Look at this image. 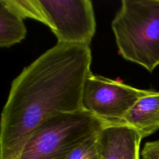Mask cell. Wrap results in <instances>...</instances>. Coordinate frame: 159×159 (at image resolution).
I'll return each instance as SVG.
<instances>
[{"mask_svg": "<svg viewBox=\"0 0 159 159\" xmlns=\"http://www.w3.org/2000/svg\"><path fill=\"white\" fill-rule=\"evenodd\" d=\"M91 64L89 46L57 42L23 70L12 82L2 112L0 159H18L30 135L48 118L83 110Z\"/></svg>", "mask_w": 159, "mask_h": 159, "instance_id": "cell-1", "label": "cell"}, {"mask_svg": "<svg viewBox=\"0 0 159 159\" xmlns=\"http://www.w3.org/2000/svg\"><path fill=\"white\" fill-rule=\"evenodd\" d=\"M119 54L152 72L159 65V0H123L112 21Z\"/></svg>", "mask_w": 159, "mask_h": 159, "instance_id": "cell-2", "label": "cell"}, {"mask_svg": "<svg viewBox=\"0 0 159 159\" xmlns=\"http://www.w3.org/2000/svg\"><path fill=\"white\" fill-rule=\"evenodd\" d=\"M107 125L85 110L57 114L34 130L18 159H67L78 146Z\"/></svg>", "mask_w": 159, "mask_h": 159, "instance_id": "cell-3", "label": "cell"}, {"mask_svg": "<svg viewBox=\"0 0 159 159\" xmlns=\"http://www.w3.org/2000/svg\"><path fill=\"white\" fill-rule=\"evenodd\" d=\"M151 91L91 73L84 85L82 108L108 125L121 124L136 102Z\"/></svg>", "mask_w": 159, "mask_h": 159, "instance_id": "cell-4", "label": "cell"}, {"mask_svg": "<svg viewBox=\"0 0 159 159\" xmlns=\"http://www.w3.org/2000/svg\"><path fill=\"white\" fill-rule=\"evenodd\" d=\"M58 43L89 46L96 33V19L90 0H39Z\"/></svg>", "mask_w": 159, "mask_h": 159, "instance_id": "cell-5", "label": "cell"}, {"mask_svg": "<svg viewBox=\"0 0 159 159\" xmlns=\"http://www.w3.org/2000/svg\"><path fill=\"white\" fill-rule=\"evenodd\" d=\"M102 159H140L142 138L132 127L124 124H112L99 134Z\"/></svg>", "mask_w": 159, "mask_h": 159, "instance_id": "cell-6", "label": "cell"}, {"mask_svg": "<svg viewBox=\"0 0 159 159\" xmlns=\"http://www.w3.org/2000/svg\"><path fill=\"white\" fill-rule=\"evenodd\" d=\"M121 124L136 130L145 138L159 130V92L151 91L136 102Z\"/></svg>", "mask_w": 159, "mask_h": 159, "instance_id": "cell-7", "label": "cell"}, {"mask_svg": "<svg viewBox=\"0 0 159 159\" xmlns=\"http://www.w3.org/2000/svg\"><path fill=\"white\" fill-rule=\"evenodd\" d=\"M23 19L0 2V46L9 48L25 38Z\"/></svg>", "mask_w": 159, "mask_h": 159, "instance_id": "cell-8", "label": "cell"}, {"mask_svg": "<svg viewBox=\"0 0 159 159\" xmlns=\"http://www.w3.org/2000/svg\"><path fill=\"white\" fill-rule=\"evenodd\" d=\"M0 2L13 11L21 18L37 20L48 26V20L39 0H0Z\"/></svg>", "mask_w": 159, "mask_h": 159, "instance_id": "cell-9", "label": "cell"}, {"mask_svg": "<svg viewBox=\"0 0 159 159\" xmlns=\"http://www.w3.org/2000/svg\"><path fill=\"white\" fill-rule=\"evenodd\" d=\"M99 134L91 137L78 146L67 159H102Z\"/></svg>", "mask_w": 159, "mask_h": 159, "instance_id": "cell-10", "label": "cell"}]
</instances>
